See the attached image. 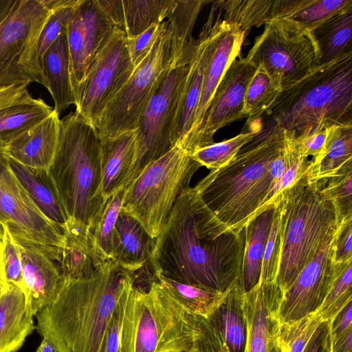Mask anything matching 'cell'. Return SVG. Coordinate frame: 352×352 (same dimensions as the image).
I'll use <instances>...</instances> for the list:
<instances>
[{
	"label": "cell",
	"mask_w": 352,
	"mask_h": 352,
	"mask_svg": "<svg viewBox=\"0 0 352 352\" xmlns=\"http://www.w3.org/2000/svg\"><path fill=\"white\" fill-rule=\"evenodd\" d=\"M193 316L195 332L190 348L186 352H229L211 321L207 317Z\"/></svg>",
	"instance_id": "cell-48"
},
{
	"label": "cell",
	"mask_w": 352,
	"mask_h": 352,
	"mask_svg": "<svg viewBox=\"0 0 352 352\" xmlns=\"http://www.w3.org/2000/svg\"><path fill=\"white\" fill-rule=\"evenodd\" d=\"M246 58L256 68L261 67L281 91L320 66V54L311 31L278 21L265 25Z\"/></svg>",
	"instance_id": "cell-12"
},
{
	"label": "cell",
	"mask_w": 352,
	"mask_h": 352,
	"mask_svg": "<svg viewBox=\"0 0 352 352\" xmlns=\"http://www.w3.org/2000/svg\"><path fill=\"white\" fill-rule=\"evenodd\" d=\"M335 125L316 131L301 138H296L298 147L301 153L310 160L312 164H317L323 157L335 129ZM296 137V136H295Z\"/></svg>",
	"instance_id": "cell-50"
},
{
	"label": "cell",
	"mask_w": 352,
	"mask_h": 352,
	"mask_svg": "<svg viewBox=\"0 0 352 352\" xmlns=\"http://www.w3.org/2000/svg\"><path fill=\"white\" fill-rule=\"evenodd\" d=\"M320 192L332 205L338 225L344 219L352 217V168L329 179Z\"/></svg>",
	"instance_id": "cell-44"
},
{
	"label": "cell",
	"mask_w": 352,
	"mask_h": 352,
	"mask_svg": "<svg viewBox=\"0 0 352 352\" xmlns=\"http://www.w3.org/2000/svg\"><path fill=\"white\" fill-rule=\"evenodd\" d=\"M10 166L41 211L52 222L65 228L67 217L50 170L29 168L12 160Z\"/></svg>",
	"instance_id": "cell-30"
},
{
	"label": "cell",
	"mask_w": 352,
	"mask_h": 352,
	"mask_svg": "<svg viewBox=\"0 0 352 352\" xmlns=\"http://www.w3.org/2000/svg\"><path fill=\"white\" fill-rule=\"evenodd\" d=\"M133 274L111 260L91 274L65 280L54 300L36 315V329L56 352H99L107 326Z\"/></svg>",
	"instance_id": "cell-2"
},
{
	"label": "cell",
	"mask_w": 352,
	"mask_h": 352,
	"mask_svg": "<svg viewBox=\"0 0 352 352\" xmlns=\"http://www.w3.org/2000/svg\"><path fill=\"white\" fill-rule=\"evenodd\" d=\"M332 352H352V328L331 340Z\"/></svg>",
	"instance_id": "cell-55"
},
{
	"label": "cell",
	"mask_w": 352,
	"mask_h": 352,
	"mask_svg": "<svg viewBox=\"0 0 352 352\" xmlns=\"http://www.w3.org/2000/svg\"><path fill=\"white\" fill-rule=\"evenodd\" d=\"M284 154L285 170L277 184L269 191L261 205L254 212L252 219L278 204L287 190L306 176L309 160L300 151L294 134L285 129Z\"/></svg>",
	"instance_id": "cell-35"
},
{
	"label": "cell",
	"mask_w": 352,
	"mask_h": 352,
	"mask_svg": "<svg viewBox=\"0 0 352 352\" xmlns=\"http://www.w3.org/2000/svg\"><path fill=\"white\" fill-rule=\"evenodd\" d=\"M116 28L98 0H79L67 30L75 106L91 63Z\"/></svg>",
	"instance_id": "cell-16"
},
{
	"label": "cell",
	"mask_w": 352,
	"mask_h": 352,
	"mask_svg": "<svg viewBox=\"0 0 352 352\" xmlns=\"http://www.w3.org/2000/svg\"><path fill=\"white\" fill-rule=\"evenodd\" d=\"M155 244L142 224L122 209L118 216L110 260L134 273L149 261Z\"/></svg>",
	"instance_id": "cell-26"
},
{
	"label": "cell",
	"mask_w": 352,
	"mask_h": 352,
	"mask_svg": "<svg viewBox=\"0 0 352 352\" xmlns=\"http://www.w3.org/2000/svg\"><path fill=\"white\" fill-rule=\"evenodd\" d=\"M352 265L337 279L325 296L318 313L322 321H331L352 300Z\"/></svg>",
	"instance_id": "cell-47"
},
{
	"label": "cell",
	"mask_w": 352,
	"mask_h": 352,
	"mask_svg": "<svg viewBox=\"0 0 352 352\" xmlns=\"http://www.w3.org/2000/svg\"><path fill=\"white\" fill-rule=\"evenodd\" d=\"M155 280L186 311L197 316L208 317L223 298L224 293L182 283L153 274Z\"/></svg>",
	"instance_id": "cell-38"
},
{
	"label": "cell",
	"mask_w": 352,
	"mask_h": 352,
	"mask_svg": "<svg viewBox=\"0 0 352 352\" xmlns=\"http://www.w3.org/2000/svg\"><path fill=\"white\" fill-rule=\"evenodd\" d=\"M352 168V124L338 126L331 135L326 151L319 162L309 166L306 179L310 182H327Z\"/></svg>",
	"instance_id": "cell-33"
},
{
	"label": "cell",
	"mask_w": 352,
	"mask_h": 352,
	"mask_svg": "<svg viewBox=\"0 0 352 352\" xmlns=\"http://www.w3.org/2000/svg\"><path fill=\"white\" fill-rule=\"evenodd\" d=\"M350 6L352 0H272L269 22L282 21L301 30L312 31Z\"/></svg>",
	"instance_id": "cell-29"
},
{
	"label": "cell",
	"mask_w": 352,
	"mask_h": 352,
	"mask_svg": "<svg viewBox=\"0 0 352 352\" xmlns=\"http://www.w3.org/2000/svg\"><path fill=\"white\" fill-rule=\"evenodd\" d=\"M193 40L188 41L178 36L167 20L162 23L151 52L135 68L128 81L103 112L97 128L100 138L137 129L158 82Z\"/></svg>",
	"instance_id": "cell-9"
},
{
	"label": "cell",
	"mask_w": 352,
	"mask_h": 352,
	"mask_svg": "<svg viewBox=\"0 0 352 352\" xmlns=\"http://www.w3.org/2000/svg\"><path fill=\"white\" fill-rule=\"evenodd\" d=\"M125 190L122 188L107 200L89 229L88 238L96 267L110 260L115 225Z\"/></svg>",
	"instance_id": "cell-34"
},
{
	"label": "cell",
	"mask_w": 352,
	"mask_h": 352,
	"mask_svg": "<svg viewBox=\"0 0 352 352\" xmlns=\"http://www.w3.org/2000/svg\"><path fill=\"white\" fill-rule=\"evenodd\" d=\"M0 261L3 284L13 283L21 288L25 292L19 248L6 226L2 236Z\"/></svg>",
	"instance_id": "cell-46"
},
{
	"label": "cell",
	"mask_w": 352,
	"mask_h": 352,
	"mask_svg": "<svg viewBox=\"0 0 352 352\" xmlns=\"http://www.w3.org/2000/svg\"><path fill=\"white\" fill-rule=\"evenodd\" d=\"M245 292L241 280L227 289L219 304L207 318L216 327L229 352H246L248 324Z\"/></svg>",
	"instance_id": "cell-27"
},
{
	"label": "cell",
	"mask_w": 352,
	"mask_h": 352,
	"mask_svg": "<svg viewBox=\"0 0 352 352\" xmlns=\"http://www.w3.org/2000/svg\"><path fill=\"white\" fill-rule=\"evenodd\" d=\"M59 114L53 111L10 142L3 144L6 156L23 166L50 170L58 144Z\"/></svg>",
	"instance_id": "cell-21"
},
{
	"label": "cell",
	"mask_w": 352,
	"mask_h": 352,
	"mask_svg": "<svg viewBox=\"0 0 352 352\" xmlns=\"http://www.w3.org/2000/svg\"><path fill=\"white\" fill-rule=\"evenodd\" d=\"M115 26L134 37L171 14L177 0H98Z\"/></svg>",
	"instance_id": "cell-25"
},
{
	"label": "cell",
	"mask_w": 352,
	"mask_h": 352,
	"mask_svg": "<svg viewBox=\"0 0 352 352\" xmlns=\"http://www.w3.org/2000/svg\"><path fill=\"white\" fill-rule=\"evenodd\" d=\"M36 352H56L54 346L45 338H43Z\"/></svg>",
	"instance_id": "cell-57"
},
{
	"label": "cell",
	"mask_w": 352,
	"mask_h": 352,
	"mask_svg": "<svg viewBox=\"0 0 352 352\" xmlns=\"http://www.w3.org/2000/svg\"><path fill=\"white\" fill-rule=\"evenodd\" d=\"M285 210L282 200L274 208L272 225L262 261L258 283L276 281L285 236Z\"/></svg>",
	"instance_id": "cell-42"
},
{
	"label": "cell",
	"mask_w": 352,
	"mask_h": 352,
	"mask_svg": "<svg viewBox=\"0 0 352 352\" xmlns=\"http://www.w3.org/2000/svg\"><path fill=\"white\" fill-rule=\"evenodd\" d=\"M101 192L104 201L126 188L136 155V131L100 138Z\"/></svg>",
	"instance_id": "cell-23"
},
{
	"label": "cell",
	"mask_w": 352,
	"mask_h": 352,
	"mask_svg": "<svg viewBox=\"0 0 352 352\" xmlns=\"http://www.w3.org/2000/svg\"><path fill=\"white\" fill-rule=\"evenodd\" d=\"M265 114L296 138L352 124V54L282 90Z\"/></svg>",
	"instance_id": "cell-5"
},
{
	"label": "cell",
	"mask_w": 352,
	"mask_h": 352,
	"mask_svg": "<svg viewBox=\"0 0 352 352\" xmlns=\"http://www.w3.org/2000/svg\"><path fill=\"white\" fill-rule=\"evenodd\" d=\"M320 66L352 54V6L330 16L311 31Z\"/></svg>",
	"instance_id": "cell-31"
},
{
	"label": "cell",
	"mask_w": 352,
	"mask_h": 352,
	"mask_svg": "<svg viewBox=\"0 0 352 352\" xmlns=\"http://www.w3.org/2000/svg\"><path fill=\"white\" fill-rule=\"evenodd\" d=\"M331 340L352 328V300L349 302L333 318L330 324Z\"/></svg>",
	"instance_id": "cell-54"
},
{
	"label": "cell",
	"mask_w": 352,
	"mask_h": 352,
	"mask_svg": "<svg viewBox=\"0 0 352 352\" xmlns=\"http://www.w3.org/2000/svg\"><path fill=\"white\" fill-rule=\"evenodd\" d=\"M2 236H3L2 234H0V250H1V244ZM0 283H2L3 285H4L3 282V280H2V276H1V261H0Z\"/></svg>",
	"instance_id": "cell-58"
},
{
	"label": "cell",
	"mask_w": 352,
	"mask_h": 352,
	"mask_svg": "<svg viewBox=\"0 0 352 352\" xmlns=\"http://www.w3.org/2000/svg\"><path fill=\"white\" fill-rule=\"evenodd\" d=\"M24 291L13 283L0 294V352H16L36 326Z\"/></svg>",
	"instance_id": "cell-24"
},
{
	"label": "cell",
	"mask_w": 352,
	"mask_h": 352,
	"mask_svg": "<svg viewBox=\"0 0 352 352\" xmlns=\"http://www.w3.org/2000/svg\"><path fill=\"white\" fill-rule=\"evenodd\" d=\"M201 166L177 144L148 164L125 188L122 210L136 219L155 239L164 227L176 199L190 187Z\"/></svg>",
	"instance_id": "cell-8"
},
{
	"label": "cell",
	"mask_w": 352,
	"mask_h": 352,
	"mask_svg": "<svg viewBox=\"0 0 352 352\" xmlns=\"http://www.w3.org/2000/svg\"><path fill=\"white\" fill-rule=\"evenodd\" d=\"M64 230L65 243L58 261L62 275L69 280L89 275L96 267L88 239L67 223Z\"/></svg>",
	"instance_id": "cell-37"
},
{
	"label": "cell",
	"mask_w": 352,
	"mask_h": 352,
	"mask_svg": "<svg viewBox=\"0 0 352 352\" xmlns=\"http://www.w3.org/2000/svg\"><path fill=\"white\" fill-rule=\"evenodd\" d=\"M195 332L193 314L156 280L148 291L134 285L122 327L121 352H186Z\"/></svg>",
	"instance_id": "cell-6"
},
{
	"label": "cell",
	"mask_w": 352,
	"mask_h": 352,
	"mask_svg": "<svg viewBox=\"0 0 352 352\" xmlns=\"http://www.w3.org/2000/svg\"><path fill=\"white\" fill-rule=\"evenodd\" d=\"M283 294L276 281L258 283L245 292L246 352H280L279 307Z\"/></svg>",
	"instance_id": "cell-19"
},
{
	"label": "cell",
	"mask_w": 352,
	"mask_h": 352,
	"mask_svg": "<svg viewBox=\"0 0 352 352\" xmlns=\"http://www.w3.org/2000/svg\"><path fill=\"white\" fill-rule=\"evenodd\" d=\"M281 88L261 68L257 67L245 91L243 112L247 123L258 120L271 107Z\"/></svg>",
	"instance_id": "cell-41"
},
{
	"label": "cell",
	"mask_w": 352,
	"mask_h": 352,
	"mask_svg": "<svg viewBox=\"0 0 352 352\" xmlns=\"http://www.w3.org/2000/svg\"><path fill=\"white\" fill-rule=\"evenodd\" d=\"M0 206L13 239L43 247L60 256L65 243V228L52 222L41 211L10 164L3 176Z\"/></svg>",
	"instance_id": "cell-14"
},
{
	"label": "cell",
	"mask_w": 352,
	"mask_h": 352,
	"mask_svg": "<svg viewBox=\"0 0 352 352\" xmlns=\"http://www.w3.org/2000/svg\"><path fill=\"white\" fill-rule=\"evenodd\" d=\"M134 69L126 34L116 28L89 67L75 111L97 129L105 109L122 89Z\"/></svg>",
	"instance_id": "cell-13"
},
{
	"label": "cell",
	"mask_w": 352,
	"mask_h": 352,
	"mask_svg": "<svg viewBox=\"0 0 352 352\" xmlns=\"http://www.w3.org/2000/svg\"><path fill=\"white\" fill-rule=\"evenodd\" d=\"M336 229L283 293L279 307L281 323L293 322L317 312L334 283L352 265L332 261Z\"/></svg>",
	"instance_id": "cell-15"
},
{
	"label": "cell",
	"mask_w": 352,
	"mask_h": 352,
	"mask_svg": "<svg viewBox=\"0 0 352 352\" xmlns=\"http://www.w3.org/2000/svg\"><path fill=\"white\" fill-rule=\"evenodd\" d=\"M3 286V285L0 283V294H1Z\"/></svg>",
	"instance_id": "cell-59"
},
{
	"label": "cell",
	"mask_w": 352,
	"mask_h": 352,
	"mask_svg": "<svg viewBox=\"0 0 352 352\" xmlns=\"http://www.w3.org/2000/svg\"><path fill=\"white\" fill-rule=\"evenodd\" d=\"M162 28L161 23L150 26L141 34L126 38V43L131 62L135 68L138 66L149 54Z\"/></svg>",
	"instance_id": "cell-51"
},
{
	"label": "cell",
	"mask_w": 352,
	"mask_h": 352,
	"mask_svg": "<svg viewBox=\"0 0 352 352\" xmlns=\"http://www.w3.org/2000/svg\"><path fill=\"white\" fill-rule=\"evenodd\" d=\"M331 258L336 264L352 263V217L338 225Z\"/></svg>",
	"instance_id": "cell-52"
},
{
	"label": "cell",
	"mask_w": 352,
	"mask_h": 352,
	"mask_svg": "<svg viewBox=\"0 0 352 352\" xmlns=\"http://www.w3.org/2000/svg\"><path fill=\"white\" fill-rule=\"evenodd\" d=\"M79 0H51L52 12L40 34L38 56L43 71V58L58 37L64 32L74 14Z\"/></svg>",
	"instance_id": "cell-43"
},
{
	"label": "cell",
	"mask_w": 352,
	"mask_h": 352,
	"mask_svg": "<svg viewBox=\"0 0 352 352\" xmlns=\"http://www.w3.org/2000/svg\"><path fill=\"white\" fill-rule=\"evenodd\" d=\"M274 208L259 214L245 227V245L241 277V283L245 292H249L259 283L262 261L271 228Z\"/></svg>",
	"instance_id": "cell-32"
},
{
	"label": "cell",
	"mask_w": 352,
	"mask_h": 352,
	"mask_svg": "<svg viewBox=\"0 0 352 352\" xmlns=\"http://www.w3.org/2000/svg\"><path fill=\"white\" fill-rule=\"evenodd\" d=\"M51 0H15L0 23V86L47 82L38 56Z\"/></svg>",
	"instance_id": "cell-11"
},
{
	"label": "cell",
	"mask_w": 352,
	"mask_h": 352,
	"mask_svg": "<svg viewBox=\"0 0 352 352\" xmlns=\"http://www.w3.org/2000/svg\"><path fill=\"white\" fill-rule=\"evenodd\" d=\"M54 109L41 98L12 104L0 109V144H5L47 117Z\"/></svg>",
	"instance_id": "cell-36"
},
{
	"label": "cell",
	"mask_w": 352,
	"mask_h": 352,
	"mask_svg": "<svg viewBox=\"0 0 352 352\" xmlns=\"http://www.w3.org/2000/svg\"><path fill=\"white\" fill-rule=\"evenodd\" d=\"M261 120L246 123L248 125L247 131L231 139L195 150L190 155L192 158L210 170L221 168L258 133L263 126Z\"/></svg>",
	"instance_id": "cell-39"
},
{
	"label": "cell",
	"mask_w": 352,
	"mask_h": 352,
	"mask_svg": "<svg viewBox=\"0 0 352 352\" xmlns=\"http://www.w3.org/2000/svg\"><path fill=\"white\" fill-rule=\"evenodd\" d=\"M322 321L317 311L293 322L281 323L280 352H303Z\"/></svg>",
	"instance_id": "cell-45"
},
{
	"label": "cell",
	"mask_w": 352,
	"mask_h": 352,
	"mask_svg": "<svg viewBox=\"0 0 352 352\" xmlns=\"http://www.w3.org/2000/svg\"><path fill=\"white\" fill-rule=\"evenodd\" d=\"M43 72L54 103L58 113L76 99L71 79L70 57L67 31L62 33L45 52L42 62Z\"/></svg>",
	"instance_id": "cell-28"
},
{
	"label": "cell",
	"mask_w": 352,
	"mask_h": 352,
	"mask_svg": "<svg viewBox=\"0 0 352 352\" xmlns=\"http://www.w3.org/2000/svg\"><path fill=\"white\" fill-rule=\"evenodd\" d=\"M218 6L216 1H213L208 18L196 39V49L173 133V146L177 144L182 146L192 128L206 69L225 24V21L221 16L222 11L219 6L220 10L214 19Z\"/></svg>",
	"instance_id": "cell-18"
},
{
	"label": "cell",
	"mask_w": 352,
	"mask_h": 352,
	"mask_svg": "<svg viewBox=\"0 0 352 352\" xmlns=\"http://www.w3.org/2000/svg\"><path fill=\"white\" fill-rule=\"evenodd\" d=\"M256 67L246 57L238 55L228 65L212 96L202 124L186 151L214 143L215 133L226 125L247 117L243 112L244 98Z\"/></svg>",
	"instance_id": "cell-17"
},
{
	"label": "cell",
	"mask_w": 352,
	"mask_h": 352,
	"mask_svg": "<svg viewBox=\"0 0 352 352\" xmlns=\"http://www.w3.org/2000/svg\"><path fill=\"white\" fill-rule=\"evenodd\" d=\"M133 285H130L122 294L107 326L99 352H121L122 322L129 294Z\"/></svg>",
	"instance_id": "cell-49"
},
{
	"label": "cell",
	"mask_w": 352,
	"mask_h": 352,
	"mask_svg": "<svg viewBox=\"0 0 352 352\" xmlns=\"http://www.w3.org/2000/svg\"><path fill=\"white\" fill-rule=\"evenodd\" d=\"M331 321H322L315 330L303 352H332Z\"/></svg>",
	"instance_id": "cell-53"
},
{
	"label": "cell",
	"mask_w": 352,
	"mask_h": 352,
	"mask_svg": "<svg viewBox=\"0 0 352 352\" xmlns=\"http://www.w3.org/2000/svg\"><path fill=\"white\" fill-rule=\"evenodd\" d=\"M195 49L193 40L161 78L142 113L135 129V159L126 188L148 164L173 147V133Z\"/></svg>",
	"instance_id": "cell-10"
},
{
	"label": "cell",
	"mask_w": 352,
	"mask_h": 352,
	"mask_svg": "<svg viewBox=\"0 0 352 352\" xmlns=\"http://www.w3.org/2000/svg\"><path fill=\"white\" fill-rule=\"evenodd\" d=\"M10 164V160L6 156L3 144H0V198L2 193V180L5 170ZM6 226L4 216L2 213L0 206V234H3L4 228Z\"/></svg>",
	"instance_id": "cell-56"
},
{
	"label": "cell",
	"mask_w": 352,
	"mask_h": 352,
	"mask_svg": "<svg viewBox=\"0 0 352 352\" xmlns=\"http://www.w3.org/2000/svg\"><path fill=\"white\" fill-rule=\"evenodd\" d=\"M286 168L284 129L270 120L230 162L195 188L229 229L240 234Z\"/></svg>",
	"instance_id": "cell-3"
},
{
	"label": "cell",
	"mask_w": 352,
	"mask_h": 352,
	"mask_svg": "<svg viewBox=\"0 0 352 352\" xmlns=\"http://www.w3.org/2000/svg\"><path fill=\"white\" fill-rule=\"evenodd\" d=\"M244 245L245 230L229 229L188 187L155 239L149 262L153 274L224 293L241 280Z\"/></svg>",
	"instance_id": "cell-1"
},
{
	"label": "cell",
	"mask_w": 352,
	"mask_h": 352,
	"mask_svg": "<svg viewBox=\"0 0 352 352\" xmlns=\"http://www.w3.org/2000/svg\"><path fill=\"white\" fill-rule=\"evenodd\" d=\"M13 239L20 251L25 294L35 316L54 300L64 285L59 257L43 247Z\"/></svg>",
	"instance_id": "cell-20"
},
{
	"label": "cell",
	"mask_w": 352,
	"mask_h": 352,
	"mask_svg": "<svg viewBox=\"0 0 352 352\" xmlns=\"http://www.w3.org/2000/svg\"><path fill=\"white\" fill-rule=\"evenodd\" d=\"M245 34L225 21L217 45L208 63L192 130L182 145L186 151L198 133L212 96L230 63L240 54Z\"/></svg>",
	"instance_id": "cell-22"
},
{
	"label": "cell",
	"mask_w": 352,
	"mask_h": 352,
	"mask_svg": "<svg viewBox=\"0 0 352 352\" xmlns=\"http://www.w3.org/2000/svg\"><path fill=\"white\" fill-rule=\"evenodd\" d=\"M217 3L225 12L223 20L246 34L252 27L269 22L272 0H220Z\"/></svg>",
	"instance_id": "cell-40"
},
{
	"label": "cell",
	"mask_w": 352,
	"mask_h": 352,
	"mask_svg": "<svg viewBox=\"0 0 352 352\" xmlns=\"http://www.w3.org/2000/svg\"><path fill=\"white\" fill-rule=\"evenodd\" d=\"M325 184L303 177L281 199L285 236L276 282L284 293L338 226L333 208L321 194Z\"/></svg>",
	"instance_id": "cell-7"
},
{
	"label": "cell",
	"mask_w": 352,
	"mask_h": 352,
	"mask_svg": "<svg viewBox=\"0 0 352 352\" xmlns=\"http://www.w3.org/2000/svg\"><path fill=\"white\" fill-rule=\"evenodd\" d=\"M50 173L67 223L89 239V229L105 204L101 192L100 138L96 128L76 111L60 120Z\"/></svg>",
	"instance_id": "cell-4"
}]
</instances>
